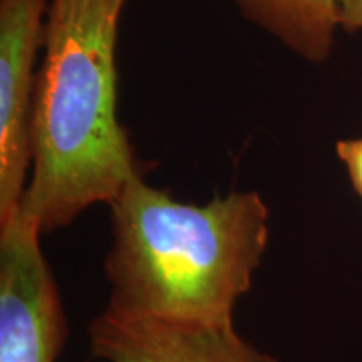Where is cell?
I'll return each mask as SVG.
<instances>
[{"label":"cell","instance_id":"obj_1","mask_svg":"<svg viewBox=\"0 0 362 362\" xmlns=\"http://www.w3.org/2000/svg\"><path fill=\"white\" fill-rule=\"evenodd\" d=\"M126 0H51L35 86L33 175L19 211L40 233L110 203L141 175L117 119L116 39Z\"/></svg>","mask_w":362,"mask_h":362},{"label":"cell","instance_id":"obj_2","mask_svg":"<svg viewBox=\"0 0 362 362\" xmlns=\"http://www.w3.org/2000/svg\"><path fill=\"white\" fill-rule=\"evenodd\" d=\"M104 260L107 309L202 325H233L269 245V208L257 192L181 203L134 176L110 203Z\"/></svg>","mask_w":362,"mask_h":362},{"label":"cell","instance_id":"obj_3","mask_svg":"<svg viewBox=\"0 0 362 362\" xmlns=\"http://www.w3.org/2000/svg\"><path fill=\"white\" fill-rule=\"evenodd\" d=\"M40 230L17 211L0 223V362H56L67 336Z\"/></svg>","mask_w":362,"mask_h":362},{"label":"cell","instance_id":"obj_4","mask_svg":"<svg viewBox=\"0 0 362 362\" xmlns=\"http://www.w3.org/2000/svg\"><path fill=\"white\" fill-rule=\"evenodd\" d=\"M51 0H0V223L19 211L33 163L30 129Z\"/></svg>","mask_w":362,"mask_h":362},{"label":"cell","instance_id":"obj_5","mask_svg":"<svg viewBox=\"0 0 362 362\" xmlns=\"http://www.w3.org/2000/svg\"><path fill=\"white\" fill-rule=\"evenodd\" d=\"M89 347L106 362H277L233 325H202L106 309L89 325Z\"/></svg>","mask_w":362,"mask_h":362},{"label":"cell","instance_id":"obj_6","mask_svg":"<svg viewBox=\"0 0 362 362\" xmlns=\"http://www.w3.org/2000/svg\"><path fill=\"white\" fill-rule=\"evenodd\" d=\"M243 16L310 62L330 56L341 0H233Z\"/></svg>","mask_w":362,"mask_h":362},{"label":"cell","instance_id":"obj_7","mask_svg":"<svg viewBox=\"0 0 362 362\" xmlns=\"http://www.w3.org/2000/svg\"><path fill=\"white\" fill-rule=\"evenodd\" d=\"M336 151L346 166L356 193L362 198V138L342 139L336 144Z\"/></svg>","mask_w":362,"mask_h":362},{"label":"cell","instance_id":"obj_8","mask_svg":"<svg viewBox=\"0 0 362 362\" xmlns=\"http://www.w3.org/2000/svg\"><path fill=\"white\" fill-rule=\"evenodd\" d=\"M339 25L347 30L362 29V0L339 2Z\"/></svg>","mask_w":362,"mask_h":362}]
</instances>
